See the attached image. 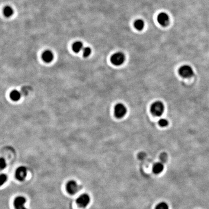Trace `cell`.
Masks as SVG:
<instances>
[{
  "mask_svg": "<svg viewBox=\"0 0 209 209\" xmlns=\"http://www.w3.org/2000/svg\"><path fill=\"white\" fill-rule=\"evenodd\" d=\"M14 13L13 8L9 6H7L5 7L3 9V14L5 16L7 17H10L12 16Z\"/></svg>",
  "mask_w": 209,
  "mask_h": 209,
  "instance_id": "15",
  "label": "cell"
},
{
  "mask_svg": "<svg viewBox=\"0 0 209 209\" xmlns=\"http://www.w3.org/2000/svg\"><path fill=\"white\" fill-rule=\"evenodd\" d=\"M54 58L53 53L50 50H47L44 52L42 54V59L46 62H50Z\"/></svg>",
  "mask_w": 209,
  "mask_h": 209,
  "instance_id": "10",
  "label": "cell"
},
{
  "mask_svg": "<svg viewBox=\"0 0 209 209\" xmlns=\"http://www.w3.org/2000/svg\"><path fill=\"white\" fill-rule=\"evenodd\" d=\"M155 209H169V206L165 202H161L157 205Z\"/></svg>",
  "mask_w": 209,
  "mask_h": 209,
  "instance_id": "16",
  "label": "cell"
},
{
  "mask_svg": "<svg viewBox=\"0 0 209 209\" xmlns=\"http://www.w3.org/2000/svg\"><path fill=\"white\" fill-rule=\"evenodd\" d=\"M26 202L25 198L23 196H18L15 199L14 205L15 209H26L25 204Z\"/></svg>",
  "mask_w": 209,
  "mask_h": 209,
  "instance_id": "9",
  "label": "cell"
},
{
  "mask_svg": "<svg viewBox=\"0 0 209 209\" xmlns=\"http://www.w3.org/2000/svg\"><path fill=\"white\" fill-rule=\"evenodd\" d=\"M90 201V198L87 194H83L80 196L77 200L76 202L80 207L85 208L88 206Z\"/></svg>",
  "mask_w": 209,
  "mask_h": 209,
  "instance_id": "6",
  "label": "cell"
},
{
  "mask_svg": "<svg viewBox=\"0 0 209 209\" xmlns=\"http://www.w3.org/2000/svg\"><path fill=\"white\" fill-rule=\"evenodd\" d=\"M127 113V109L122 103L116 104L114 107V114L116 118L121 119L125 117Z\"/></svg>",
  "mask_w": 209,
  "mask_h": 209,
  "instance_id": "4",
  "label": "cell"
},
{
  "mask_svg": "<svg viewBox=\"0 0 209 209\" xmlns=\"http://www.w3.org/2000/svg\"><path fill=\"white\" fill-rule=\"evenodd\" d=\"M7 166V164L5 159L3 158H1L0 159V168L1 170L4 169Z\"/></svg>",
  "mask_w": 209,
  "mask_h": 209,
  "instance_id": "21",
  "label": "cell"
},
{
  "mask_svg": "<svg viewBox=\"0 0 209 209\" xmlns=\"http://www.w3.org/2000/svg\"><path fill=\"white\" fill-rule=\"evenodd\" d=\"M10 96L12 100L14 101H18L21 99V94L18 90H13L10 94Z\"/></svg>",
  "mask_w": 209,
  "mask_h": 209,
  "instance_id": "13",
  "label": "cell"
},
{
  "mask_svg": "<svg viewBox=\"0 0 209 209\" xmlns=\"http://www.w3.org/2000/svg\"><path fill=\"white\" fill-rule=\"evenodd\" d=\"M164 169V166L162 162H157L153 165V171L155 174H160L163 171Z\"/></svg>",
  "mask_w": 209,
  "mask_h": 209,
  "instance_id": "11",
  "label": "cell"
},
{
  "mask_svg": "<svg viewBox=\"0 0 209 209\" xmlns=\"http://www.w3.org/2000/svg\"><path fill=\"white\" fill-rule=\"evenodd\" d=\"M92 52V50L89 47H86L83 50V55L84 57H87L89 56Z\"/></svg>",
  "mask_w": 209,
  "mask_h": 209,
  "instance_id": "18",
  "label": "cell"
},
{
  "mask_svg": "<svg viewBox=\"0 0 209 209\" xmlns=\"http://www.w3.org/2000/svg\"><path fill=\"white\" fill-rule=\"evenodd\" d=\"M158 23L164 27H166L169 24V16L167 13L162 12L158 15L157 18Z\"/></svg>",
  "mask_w": 209,
  "mask_h": 209,
  "instance_id": "8",
  "label": "cell"
},
{
  "mask_svg": "<svg viewBox=\"0 0 209 209\" xmlns=\"http://www.w3.org/2000/svg\"><path fill=\"white\" fill-rule=\"evenodd\" d=\"M125 55L121 52L115 53L110 58L112 64L116 66H120L125 62Z\"/></svg>",
  "mask_w": 209,
  "mask_h": 209,
  "instance_id": "2",
  "label": "cell"
},
{
  "mask_svg": "<svg viewBox=\"0 0 209 209\" xmlns=\"http://www.w3.org/2000/svg\"><path fill=\"white\" fill-rule=\"evenodd\" d=\"M27 174V171L25 167H20L18 168L15 173V177L16 179L19 181H23L25 179Z\"/></svg>",
  "mask_w": 209,
  "mask_h": 209,
  "instance_id": "7",
  "label": "cell"
},
{
  "mask_svg": "<svg viewBox=\"0 0 209 209\" xmlns=\"http://www.w3.org/2000/svg\"><path fill=\"white\" fill-rule=\"evenodd\" d=\"M158 124L160 126L162 127H164L166 126H168L169 125V121L168 120L166 119L162 118L160 119L159 121H158Z\"/></svg>",
  "mask_w": 209,
  "mask_h": 209,
  "instance_id": "17",
  "label": "cell"
},
{
  "mask_svg": "<svg viewBox=\"0 0 209 209\" xmlns=\"http://www.w3.org/2000/svg\"><path fill=\"white\" fill-rule=\"evenodd\" d=\"M72 48L75 52L78 53L83 50V45L82 42L77 41L75 42L72 46Z\"/></svg>",
  "mask_w": 209,
  "mask_h": 209,
  "instance_id": "12",
  "label": "cell"
},
{
  "mask_svg": "<svg viewBox=\"0 0 209 209\" xmlns=\"http://www.w3.org/2000/svg\"><path fill=\"white\" fill-rule=\"evenodd\" d=\"M134 27L137 30L141 31L143 29L145 25L144 21L142 19H139L135 21Z\"/></svg>",
  "mask_w": 209,
  "mask_h": 209,
  "instance_id": "14",
  "label": "cell"
},
{
  "mask_svg": "<svg viewBox=\"0 0 209 209\" xmlns=\"http://www.w3.org/2000/svg\"><path fill=\"white\" fill-rule=\"evenodd\" d=\"M159 158L162 163H165L168 159V155L166 153H162L160 155Z\"/></svg>",
  "mask_w": 209,
  "mask_h": 209,
  "instance_id": "20",
  "label": "cell"
},
{
  "mask_svg": "<svg viewBox=\"0 0 209 209\" xmlns=\"http://www.w3.org/2000/svg\"><path fill=\"white\" fill-rule=\"evenodd\" d=\"M7 179V176L5 174H1L0 175V184L2 186L3 184H4L5 182H6Z\"/></svg>",
  "mask_w": 209,
  "mask_h": 209,
  "instance_id": "19",
  "label": "cell"
},
{
  "mask_svg": "<svg viewBox=\"0 0 209 209\" xmlns=\"http://www.w3.org/2000/svg\"><path fill=\"white\" fill-rule=\"evenodd\" d=\"M165 107L163 103L160 101H157L153 103L151 107V112L155 116H161L164 111Z\"/></svg>",
  "mask_w": 209,
  "mask_h": 209,
  "instance_id": "1",
  "label": "cell"
},
{
  "mask_svg": "<svg viewBox=\"0 0 209 209\" xmlns=\"http://www.w3.org/2000/svg\"><path fill=\"white\" fill-rule=\"evenodd\" d=\"M79 186L77 182L74 180H70L67 182L66 186V189L67 192L69 194L74 195L77 193L79 190Z\"/></svg>",
  "mask_w": 209,
  "mask_h": 209,
  "instance_id": "5",
  "label": "cell"
},
{
  "mask_svg": "<svg viewBox=\"0 0 209 209\" xmlns=\"http://www.w3.org/2000/svg\"><path fill=\"white\" fill-rule=\"evenodd\" d=\"M179 73L184 78H190L194 75L193 69L188 65H184L179 68Z\"/></svg>",
  "mask_w": 209,
  "mask_h": 209,
  "instance_id": "3",
  "label": "cell"
}]
</instances>
